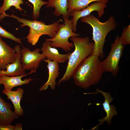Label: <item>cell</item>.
I'll use <instances>...</instances> for the list:
<instances>
[{"instance_id":"obj_1","label":"cell","mask_w":130,"mask_h":130,"mask_svg":"<svg viewBox=\"0 0 130 130\" xmlns=\"http://www.w3.org/2000/svg\"><path fill=\"white\" fill-rule=\"evenodd\" d=\"M104 72L101 61L97 55L91 54L84 59L75 70L72 77L78 87L87 89L97 85Z\"/></svg>"},{"instance_id":"obj_2","label":"cell","mask_w":130,"mask_h":130,"mask_svg":"<svg viewBox=\"0 0 130 130\" xmlns=\"http://www.w3.org/2000/svg\"><path fill=\"white\" fill-rule=\"evenodd\" d=\"M80 18L82 22L89 24L92 28V39L94 46L92 54L97 55L100 58L104 59V55L103 49L105 38L110 32L116 28L117 25L114 17L111 16L103 22L91 14Z\"/></svg>"},{"instance_id":"obj_3","label":"cell","mask_w":130,"mask_h":130,"mask_svg":"<svg viewBox=\"0 0 130 130\" xmlns=\"http://www.w3.org/2000/svg\"><path fill=\"white\" fill-rule=\"evenodd\" d=\"M70 39L73 43L75 49L68 56L65 72L58 81V85L70 80L78 66L84 59L91 54L93 51L94 42H90V38L88 36L72 37Z\"/></svg>"},{"instance_id":"obj_4","label":"cell","mask_w":130,"mask_h":130,"mask_svg":"<svg viewBox=\"0 0 130 130\" xmlns=\"http://www.w3.org/2000/svg\"><path fill=\"white\" fill-rule=\"evenodd\" d=\"M6 17L16 19L19 22L22 23L20 25L21 27L25 26L30 27L29 34L26 38L28 42L33 46H35L36 44L40 37L42 35H46L49 36L50 38H53L59 29L61 24L59 21H58L47 25L43 21H38L36 20H30L20 18L13 13L11 15L6 14Z\"/></svg>"},{"instance_id":"obj_5","label":"cell","mask_w":130,"mask_h":130,"mask_svg":"<svg viewBox=\"0 0 130 130\" xmlns=\"http://www.w3.org/2000/svg\"><path fill=\"white\" fill-rule=\"evenodd\" d=\"M64 20V23L61 24L55 36L52 38H46L45 40L49 41L51 47L60 48L65 52H67L71 51L74 46L73 43L68 41L69 38L72 37L78 36L80 34L72 31V23L71 20L68 19Z\"/></svg>"},{"instance_id":"obj_6","label":"cell","mask_w":130,"mask_h":130,"mask_svg":"<svg viewBox=\"0 0 130 130\" xmlns=\"http://www.w3.org/2000/svg\"><path fill=\"white\" fill-rule=\"evenodd\" d=\"M119 37L118 36L116 37L114 42L111 44L109 54L101 61L104 72H109L114 76H116L119 71V64L124 47L120 41Z\"/></svg>"},{"instance_id":"obj_7","label":"cell","mask_w":130,"mask_h":130,"mask_svg":"<svg viewBox=\"0 0 130 130\" xmlns=\"http://www.w3.org/2000/svg\"><path fill=\"white\" fill-rule=\"evenodd\" d=\"M40 51L41 49L39 48L32 51L27 48L24 47L20 50L21 55L20 62L24 70L37 71L42 60L46 58L43 53H40Z\"/></svg>"},{"instance_id":"obj_8","label":"cell","mask_w":130,"mask_h":130,"mask_svg":"<svg viewBox=\"0 0 130 130\" xmlns=\"http://www.w3.org/2000/svg\"><path fill=\"white\" fill-rule=\"evenodd\" d=\"M108 0L93 2L85 9L80 11H73L69 13L72 17L71 20L72 23V29L74 32L77 31L76 26L79 19L91 14L94 11H97L99 18L101 17L105 13L104 9L107 7Z\"/></svg>"},{"instance_id":"obj_9","label":"cell","mask_w":130,"mask_h":130,"mask_svg":"<svg viewBox=\"0 0 130 130\" xmlns=\"http://www.w3.org/2000/svg\"><path fill=\"white\" fill-rule=\"evenodd\" d=\"M96 91L93 93H99L102 95L104 97V100L102 104L103 109L106 112V115L105 117L98 120V121L100 122L99 124L93 128V129H96L105 121H106L108 125H110L113 117L117 114L116 111L117 108L114 105H110V103L113 99L110 93L109 92H104L98 88L96 89Z\"/></svg>"},{"instance_id":"obj_10","label":"cell","mask_w":130,"mask_h":130,"mask_svg":"<svg viewBox=\"0 0 130 130\" xmlns=\"http://www.w3.org/2000/svg\"><path fill=\"white\" fill-rule=\"evenodd\" d=\"M16 52L8 45L0 37V70H6L7 65L15 60Z\"/></svg>"},{"instance_id":"obj_11","label":"cell","mask_w":130,"mask_h":130,"mask_svg":"<svg viewBox=\"0 0 130 130\" xmlns=\"http://www.w3.org/2000/svg\"><path fill=\"white\" fill-rule=\"evenodd\" d=\"M37 71L31 70L30 72L25 74L15 76H9L2 75L0 76V84H3L4 86V89L11 90L14 87L27 84L32 79L31 78H26L24 80L22 78L29 74L36 73Z\"/></svg>"},{"instance_id":"obj_12","label":"cell","mask_w":130,"mask_h":130,"mask_svg":"<svg viewBox=\"0 0 130 130\" xmlns=\"http://www.w3.org/2000/svg\"><path fill=\"white\" fill-rule=\"evenodd\" d=\"M14 48L16 51V53L15 60L13 63L7 65L6 70H0V76L2 75L13 76L26 74L25 71L23 69L20 62L21 55L20 52V45H16Z\"/></svg>"},{"instance_id":"obj_13","label":"cell","mask_w":130,"mask_h":130,"mask_svg":"<svg viewBox=\"0 0 130 130\" xmlns=\"http://www.w3.org/2000/svg\"><path fill=\"white\" fill-rule=\"evenodd\" d=\"M43 60L47 64L49 76L46 82L39 89L40 91L46 90L49 86L52 90H54L56 85V80L59 75V68L58 63L53 61L44 59Z\"/></svg>"},{"instance_id":"obj_14","label":"cell","mask_w":130,"mask_h":130,"mask_svg":"<svg viewBox=\"0 0 130 130\" xmlns=\"http://www.w3.org/2000/svg\"><path fill=\"white\" fill-rule=\"evenodd\" d=\"M41 51L47 59L55 61L58 63H64L68 60V56L70 52L62 54L60 53L56 48L50 46L49 41H46L43 44Z\"/></svg>"},{"instance_id":"obj_15","label":"cell","mask_w":130,"mask_h":130,"mask_svg":"<svg viewBox=\"0 0 130 130\" xmlns=\"http://www.w3.org/2000/svg\"><path fill=\"white\" fill-rule=\"evenodd\" d=\"M24 90L19 87L15 91L4 89L2 93L6 95L7 99H9L13 103L14 108V112L19 116H22L24 114L23 110L21 107L20 101L23 97Z\"/></svg>"},{"instance_id":"obj_16","label":"cell","mask_w":130,"mask_h":130,"mask_svg":"<svg viewBox=\"0 0 130 130\" xmlns=\"http://www.w3.org/2000/svg\"><path fill=\"white\" fill-rule=\"evenodd\" d=\"M10 104L5 102L0 96V124H11L19 116L12 110Z\"/></svg>"},{"instance_id":"obj_17","label":"cell","mask_w":130,"mask_h":130,"mask_svg":"<svg viewBox=\"0 0 130 130\" xmlns=\"http://www.w3.org/2000/svg\"><path fill=\"white\" fill-rule=\"evenodd\" d=\"M46 8L53 7V14L57 17L62 15L63 19H69L70 15L67 10V0H48Z\"/></svg>"},{"instance_id":"obj_18","label":"cell","mask_w":130,"mask_h":130,"mask_svg":"<svg viewBox=\"0 0 130 130\" xmlns=\"http://www.w3.org/2000/svg\"><path fill=\"white\" fill-rule=\"evenodd\" d=\"M105 0H67V10L69 13L73 11H80L86 8L91 3Z\"/></svg>"},{"instance_id":"obj_19","label":"cell","mask_w":130,"mask_h":130,"mask_svg":"<svg viewBox=\"0 0 130 130\" xmlns=\"http://www.w3.org/2000/svg\"><path fill=\"white\" fill-rule=\"evenodd\" d=\"M25 2L22 0H4L3 4L0 7V20L2 21L3 19L5 17V12L12 6H14L16 10L21 11H23L20 5Z\"/></svg>"},{"instance_id":"obj_20","label":"cell","mask_w":130,"mask_h":130,"mask_svg":"<svg viewBox=\"0 0 130 130\" xmlns=\"http://www.w3.org/2000/svg\"><path fill=\"white\" fill-rule=\"evenodd\" d=\"M31 3L33 6V18L38 19L39 16L40 11L41 8L43 6L46 5L48 2L42 0H27Z\"/></svg>"},{"instance_id":"obj_21","label":"cell","mask_w":130,"mask_h":130,"mask_svg":"<svg viewBox=\"0 0 130 130\" xmlns=\"http://www.w3.org/2000/svg\"><path fill=\"white\" fill-rule=\"evenodd\" d=\"M119 38L120 41L124 46L130 44V25L124 28L121 35L119 37Z\"/></svg>"},{"instance_id":"obj_22","label":"cell","mask_w":130,"mask_h":130,"mask_svg":"<svg viewBox=\"0 0 130 130\" xmlns=\"http://www.w3.org/2000/svg\"><path fill=\"white\" fill-rule=\"evenodd\" d=\"M0 37L12 39L21 45V39L16 37L14 35L6 31L0 25Z\"/></svg>"},{"instance_id":"obj_23","label":"cell","mask_w":130,"mask_h":130,"mask_svg":"<svg viewBox=\"0 0 130 130\" xmlns=\"http://www.w3.org/2000/svg\"><path fill=\"white\" fill-rule=\"evenodd\" d=\"M22 125L20 123H16L15 126H12L10 124L6 125L0 124V130H22Z\"/></svg>"}]
</instances>
